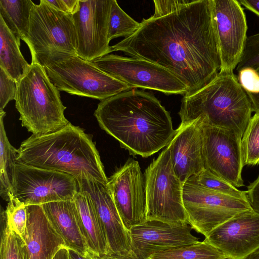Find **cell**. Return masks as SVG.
<instances>
[{
    "label": "cell",
    "instance_id": "obj_41",
    "mask_svg": "<svg viewBox=\"0 0 259 259\" xmlns=\"http://www.w3.org/2000/svg\"><path fill=\"white\" fill-rule=\"evenodd\" d=\"M244 259H259V248Z\"/></svg>",
    "mask_w": 259,
    "mask_h": 259
},
{
    "label": "cell",
    "instance_id": "obj_34",
    "mask_svg": "<svg viewBox=\"0 0 259 259\" xmlns=\"http://www.w3.org/2000/svg\"><path fill=\"white\" fill-rule=\"evenodd\" d=\"M238 80L246 93H259V74L251 68H245L238 71Z\"/></svg>",
    "mask_w": 259,
    "mask_h": 259
},
{
    "label": "cell",
    "instance_id": "obj_40",
    "mask_svg": "<svg viewBox=\"0 0 259 259\" xmlns=\"http://www.w3.org/2000/svg\"><path fill=\"white\" fill-rule=\"evenodd\" d=\"M68 248L63 247L60 248L55 254L52 259H69Z\"/></svg>",
    "mask_w": 259,
    "mask_h": 259
},
{
    "label": "cell",
    "instance_id": "obj_22",
    "mask_svg": "<svg viewBox=\"0 0 259 259\" xmlns=\"http://www.w3.org/2000/svg\"><path fill=\"white\" fill-rule=\"evenodd\" d=\"M73 200L79 226L89 251L97 257L110 253L107 239L89 197L78 191Z\"/></svg>",
    "mask_w": 259,
    "mask_h": 259
},
{
    "label": "cell",
    "instance_id": "obj_35",
    "mask_svg": "<svg viewBox=\"0 0 259 259\" xmlns=\"http://www.w3.org/2000/svg\"><path fill=\"white\" fill-rule=\"evenodd\" d=\"M247 188L245 191L247 201L251 209L259 214V176Z\"/></svg>",
    "mask_w": 259,
    "mask_h": 259
},
{
    "label": "cell",
    "instance_id": "obj_12",
    "mask_svg": "<svg viewBox=\"0 0 259 259\" xmlns=\"http://www.w3.org/2000/svg\"><path fill=\"white\" fill-rule=\"evenodd\" d=\"M202 134L204 169L236 188L243 186L242 137L233 131L204 123Z\"/></svg>",
    "mask_w": 259,
    "mask_h": 259
},
{
    "label": "cell",
    "instance_id": "obj_7",
    "mask_svg": "<svg viewBox=\"0 0 259 259\" xmlns=\"http://www.w3.org/2000/svg\"><path fill=\"white\" fill-rule=\"evenodd\" d=\"M144 178L147 220L189 225L183 202V183L174 170L168 146L148 166Z\"/></svg>",
    "mask_w": 259,
    "mask_h": 259
},
{
    "label": "cell",
    "instance_id": "obj_42",
    "mask_svg": "<svg viewBox=\"0 0 259 259\" xmlns=\"http://www.w3.org/2000/svg\"><path fill=\"white\" fill-rule=\"evenodd\" d=\"M225 259H232V258H229V257H227V258H225Z\"/></svg>",
    "mask_w": 259,
    "mask_h": 259
},
{
    "label": "cell",
    "instance_id": "obj_21",
    "mask_svg": "<svg viewBox=\"0 0 259 259\" xmlns=\"http://www.w3.org/2000/svg\"><path fill=\"white\" fill-rule=\"evenodd\" d=\"M41 206L51 224L67 247L82 254L90 252L79 226L73 199L47 203Z\"/></svg>",
    "mask_w": 259,
    "mask_h": 259
},
{
    "label": "cell",
    "instance_id": "obj_30",
    "mask_svg": "<svg viewBox=\"0 0 259 259\" xmlns=\"http://www.w3.org/2000/svg\"><path fill=\"white\" fill-rule=\"evenodd\" d=\"M2 213L4 215L5 224L22 238L27 226L26 205L13 198L8 201L6 209Z\"/></svg>",
    "mask_w": 259,
    "mask_h": 259
},
{
    "label": "cell",
    "instance_id": "obj_11",
    "mask_svg": "<svg viewBox=\"0 0 259 259\" xmlns=\"http://www.w3.org/2000/svg\"><path fill=\"white\" fill-rule=\"evenodd\" d=\"M78 191L76 180L67 174L16 163L13 198L26 206L72 200Z\"/></svg>",
    "mask_w": 259,
    "mask_h": 259
},
{
    "label": "cell",
    "instance_id": "obj_31",
    "mask_svg": "<svg viewBox=\"0 0 259 259\" xmlns=\"http://www.w3.org/2000/svg\"><path fill=\"white\" fill-rule=\"evenodd\" d=\"M2 231L0 259H26L23 239L5 224Z\"/></svg>",
    "mask_w": 259,
    "mask_h": 259
},
{
    "label": "cell",
    "instance_id": "obj_15",
    "mask_svg": "<svg viewBox=\"0 0 259 259\" xmlns=\"http://www.w3.org/2000/svg\"><path fill=\"white\" fill-rule=\"evenodd\" d=\"M213 9L221 60L220 72L232 73L247 37L245 15L237 0H213Z\"/></svg>",
    "mask_w": 259,
    "mask_h": 259
},
{
    "label": "cell",
    "instance_id": "obj_37",
    "mask_svg": "<svg viewBox=\"0 0 259 259\" xmlns=\"http://www.w3.org/2000/svg\"><path fill=\"white\" fill-rule=\"evenodd\" d=\"M241 5L259 16V0H239Z\"/></svg>",
    "mask_w": 259,
    "mask_h": 259
},
{
    "label": "cell",
    "instance_id": "obj_24",
    "mask_svg": "<svg viewBox=\"0 0 259 259\" xmlns=\"http://www.w3.org/2000/svg\"><path fill=\"white\" fill-rule=\"evenodd\" d=\"M4 111H0V195L6 201L13 198L12 184L17 162L18 149L10 143L4 119Z\"/></svg>",
    "mask_w": 259,
    "mask_h": 259
},
{
    "label": "cell",
    "instance_id": "obj_17",
    "mask_svg": "<svg viewBox=\"0 0 259 259\" xmlns=\"http://www.w3.org/2000/svg\"><path fill=\"white\" fill-rule=\"evenodd\" d=\"M227 257L244 259L259 248V214L241 212L213 230L204 240Z\"/></svg>",
    "mask_w": 259,
    "mask_h": 259
},
{
    "label": "cell",
    "instance_id": "obj_5",
    "mask_svg": "<svg viewBox=\"0 0 259 259\" xmlns=\"http://www.w3.org/2000/svg\"><path fill=\"white\" fill-rule=\"evenodd\" d=\"M16 83L15 107L22 126L32 135L55 133L69 122L59 91L37 61L31 60L28 71Z\"/></svg>",
    "mask_w": 259,
    "mask_h": 259
},
{
    "label": "cell",
    "instance_id": "obj_8",
    "mask_svg": "<svg viewBox=\"0 0 259 259\" xmlns=\"http://www.w3.org/2000/svg\"><path fill=\"white\" fill-rule=\"evenodd\" d=\"M24 41L29 47L31 59L54 53L77 56L72 15L57 10L45 0L33 6L28 32Z\"/></svg>",
    "mask_w": 259,
    "mask_h": 259
},
{
    "label": "cell",
    "instance_id": "obj_14",
    "mask_svg": "<svg viewBox=\"0 0 259 259\" xmlns=\"http://www.w3.org/2000/svg\"><path fill=\"white\" fill-rule=\"evenodd\" d=\"M108 185L120 218L128 230L147 220L145 178L137 161L128 160L108 179Z\"/></svg>",
    "mask_w": 259,
    "mask_h": 259
},
{
    "label": "cell",
    "instance_id": "obj_18",
    "mask_svg": "<svg viewBox=\"0 0 259 259\" xmlns=\"http://www.w3.org/2000/svg\"><path fill=\"white\" fill-rule=\"evenodd\" d=\"M192 230L189 225L146 220L129 229L131 250L140 259H147L157 251L195 243L199 238Z\"/></svg>",
    "mask_w": 259,
    "mask_h": 259
},
{
    "label": "cell",
    "instance_id": "obj_32",
    "mask_svg": "<svg viewBox=\"0 0 259 259\" xmlns=\"http://www.w3.org/2000/svg\"><path fill=\"white\" fill-rule=\"evenodd\" d=\"M245 68L259 71V33L247 37L236 70L238 72Z\"/></svg>",
    "mask_w": 259,
    "mask_h": 259
},
{
    "label": "cell",
    "instance_id": "obj_33",
    "mask_svg": "<svg viewBox=\"0 0 259 259\" xmlns=\"http://www.w3.org/2000/svg\"><path fill=\"white\" fill-rule=\"evenodd\" d=\"M17 89L16 82L0 67V111L11 100H15Z\"/></svg>",
    "mask_w": 259,
    "mask_h": 259
},
{
    "label": "cell",
    "instance_id": "obj_1",
    "mask_svg": "<svg viewBox=\"0 0 259 259\" xmlns=\"http://www.w3.org/2000/svg\"><path fill=\"white\" fill-rule=\"evenodd\" d=\"M153 15L132 35L112 46L132 57L166 69L190 96L219 74L221 60L213 0L154 1Z\"/></svg>",
    "mask_w": 259,
    "mask_h": 259
},
{
    "label": "cell",
    "instance_id": "obj_2",
    "mask_svg": "<svg viewBox=\"0 0 259 259\" xmlns=\"http://www.w3.org/2000/svg\"><path fill=\"white\" fill-rule=\"evenodd\" d=\"M94 115L101 128L133 155H152L167 147L176 133L169 112L153 94L142 90L100 101Z\"/></svg>",
    "mask_w": 259,
    "mask_h": 259
},
{
    "label": "cell",
    "instance_id": "obj_9",
    "mask_svg": "<svg viewBox=\"0 0 259 259\" xmlns=\"http://www.w3.org/2000/svg\"><path fill=\"white\" fill-rule=\"evenodd\" d=\"M182 197L189 225L205 237L235 215L252 210L246 200L187 182L183 183Z\"/></svg>",
    "mask_w": 259,
    "mask_h": 259
},
{
    "label": "cell",
    "instance_id": "obj_25",
    "mask_svg": "<svg viewBox=\"0 0 259 259\" xmlns=\"http://www.w3.org/2000/svg\"><path fill=\"white\" fill-rule=\"evenodd\" d=\"M34 4L30 0H0V16L19 42L27 36Z\"/></svg>",
    "mask_w": 259,
    "mask_h": 259
},
{
    "label": "cell",
    "instance_id": "obj_19",
    "mask_svg": "<svg viewBox=\"0 0 259 259\" xmlns=\"http://www.w3.org/2000/svg\"><path fill=\"white\" fill-rule=\"evenodd\" d=\"M203 124L200 118L181 123L168 145L174 170L183 183L204 169Z\"/></svg>",
    "mask_w": 259,
    "mask_h": 259
},
{
    "label": "cell",
    "instance_id": "obj_4",
    "mask_svg": "<svg viewBox=\"0 0 259 259\" xmlns=\"http://www.w3.org/2000/svg\"><path fill=\"white\" fill-rule=\"evenodd\" d=\"M252 112L249 97L236 75L220 72L196 93L183 97L179 114L181 123L200 118L204 124L225 128L242 137Z\"/></svg>",
    "mask_w": 259,
    "mask_h": 259
},
{
    "label": "cell",
    "instance_id": "obj_23",
    "mask_svg": "<svg viewBox=\"0 0 259 259\" xmlns=\"http://www.w3.org/2000/svg\"><path fill=\"white\" fill-rule=\"evenodd\" d=\"M0 67L16 83L30 67L20 50L19 42L0 16Z\"/></svg>",
    "mask_w": 259,
    "mask_h": 259
},
{
    "label": "cell",
    "instance_id": "obj_13",
    "mask_svg": "<svg viewBox=\"0 0 259 259\" xmlns=\"http://www.w3.org/2000/svg\"><path fill=\"white\" fill-rule=\"evenodd\" d=\"M111 0H79V10L72 15L77 39V55L93 62L113 52L109 46Z\"/></svg>",
    "mask_w": 259,
    "mask_h": 259
},
{
    "label": "cell",
    "instance_id": "obj_26",
    "mask_svg": "<svg viewBox=\"0 0 259 259\" xmlns=\"http://www.w3.org/2000/svg\"><path fill=\"white\" fill-rule=\"evenodd\" d=\"M220 250L205 241L155 252L147 259H225Z\"/></svg>",
    "mask_w": 259,
    "mask_h": 259
},
{
    "label": "cell",
    "instance_id": "obj_39",
    "mask_svg": "<svg viewBox=\"0 0 259 259\" xmlns=\"http://www.w3.org/2000/svg\"><path fill=\"white\" fill-rule=\"evenodd\" d=\"M259 74V71H257ZM250 101L253 112H259V93H246Z\"/></svg>",
    "mask_w": 259,
    "mask_h": 259
},
{
    "label": "cell",
    "instance_id": "obj_16",
    "mask_svg": "<svg viewBox=\"0 0 259 259\" xmlns=\"http://www.w3.org/2000/svg\"><path fill=\"white\" fill-rule=\"evenodd\" d=\"M78 191L90 199L106 237L110 253L131 251L129 230L124 226L108 184L82 176L76 179Z\"/></svg>",
    "mask_w": 259,
    "mask_h": 259
},
{
    "label": "cell",
    "instance_id": "obj_29",
    "mask_svg": "<svg viewBox=\"0 0 259 259\" xmlns=\"http://www.w3.org/2000/svg\"><path fill=\"white\" fill-rule=\"evenodd\" d=\"M186 182L222 194L247 200L245 191L238 189L229 183L213 175L205 169L198 175L191 177Z\"/></svg>",
    "mask_w": 259,
    "mask_h": 259
},
{
    "label": "cell",
    "instance_id": "obj_3",
    "mask_svg": "<svg viewBox=\"0 0 259 259\" xmlns=\"http://www.w3.org/2000/svg\"><path fill=\"white\" fill-rule=\"evenodd\" d=\"M17 162L67 174L75 180L85 176L108 184L99 153L92 138L70 122L48 135H32L18 149Z\"/></svg>",
    "mask_w": 259,
    "mask_h": 259
},
{
    "label": "cell",
    "instance_id": "obj_36",
    "mask_svg": "<svg viewBox=\"0 0 259 259\" xmlns=\"http://www.w3.org/2000/svg\"><path fill=\"white\" fill-rule=\"evenodd\" d=\"M98 259H140L131 250L126 253H109L101 257H98Z\"/></svg>",
    "mask_w": 259,
    "mask_h": 259
},
{
    "label": "cell",
    "instance_id": "obj_28",
    "mask_svg": "<svg viewBox=\"0 0 259 259\" xmlns=\"http://www.w3.org/2000/svg\"><path fill=\"white\" fill-rule=\"evenodd\" d=\"M243 165L259 164V112L251 116L241 139Z\"/></svg>",
    "mask_w": 259,
    "mask_h": 259
},
{
    "label": "cell",
    "instance_id": "obj_10",
    "mask_svg": "<svg viewBox=\"0 0 259 259\" xmlns=\"http://www.w3.org/2000/svg\"><path fill=\"white\" fill-rule=\"evenodd\" d=\"M93 63L100 69L132 89L138 88L149 89L166 95L184 96L187 93L186 86L175 75L149 61L109 54Z\"/></svg>",
    "mask_w": 259,
    "mask_h": 259
},
{
    "label": "cell",
    "instance_id": "obj_6",
    "mask_svg": "<svg viewBox=\"0 0 259 259\" xmlns=\"http://www.w3.org/2000/svg\"><path fill=\"white\" fill-rule=\"evenodd\" d=\"M31 60L42 66L59 91L100 101L132 90L124 83L78 56L54 53L37 56Z\"/></svg>",
    "mask_w": 259,
    "mask_h": 259
},
{
    "label": "cell",
    "instance_id": "obj_20",
    "mask_svg": "<svg viewBox=\"0 0 259 259\" xmlns=\"http://www.w3.org/2000/svg\"><path fill=\"white\" fill-rule=\"evenodd\" d=\"M27 221L22 239L26 259H52L64 241L48 219L41 205L26 206Z\"/></svg>",
    "mask_w": 259,
    "mask_h": 259
},
{
    "label": "cell",
    "instance_id": "obj_27",
    "mask_svg": "<svg viewBox=\"0 0 259 259\" xmlns=\"http://www.w3.org/2000/svg\"><path fill=\"white\" fill-rule=\"evenodd\" d=\"M140 26L137 22L118 5L115 0H111V8L109 19V39L125 37L133 34Z\"/></svg>",
    "mask_w": 259,
    "mask_h": 259
},
{
    "label": "cell",
    "instance_id": "obj_38",
    "mask_svg": "<svg viewBox=\"0 0 259 259\" xmlns=\"http://www.w3.org/2000/svg\"><path fill=\"white\" fill-rule=\"evenodd\" d=\"M69 259H98V257L89 252L82 254L78 251L68 248Z\"/></svg>",
    "mask_w": 259,
    "mask_h": 259
}]
</instances>
